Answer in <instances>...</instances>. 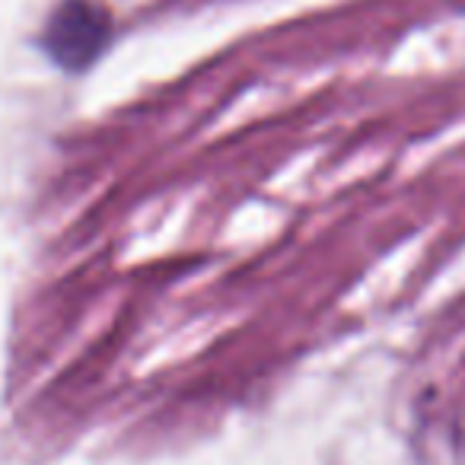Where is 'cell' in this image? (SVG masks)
<instances>
[{"instance_id": "obj_1", "label": "cell", "mask_w": 465, "mask_h": 465, "mask_svg": "<svg viewBox=\"0 0 465 465\" xmlns=\"http://www.w3.org/2000/svg\"><path fill=\"white\" fill-rule=\"evenodd\" d=\"M105 42H109V16L84 0H71L67 7H61L45 29L48 54L67 71H80V67L93 64L96 54L105 48Z\"/></svg>"}]
</instances>
